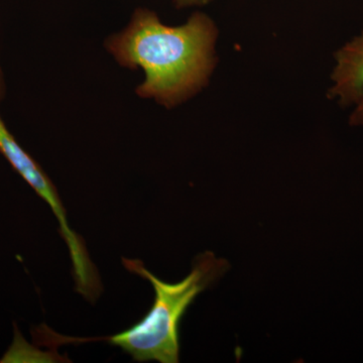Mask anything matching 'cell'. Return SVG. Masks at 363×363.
I'll return each instance as SVG.
<instances>
[{
  "label": "cell",
  "instance_id": "277c9868",
  "mask_svg": "<svg viewBox=\"0 0 363 363\" xmlns=\"http://www.w3.org/2000/svg\"><path fill=\"white\" fill-rule=\"evenodd\" d=\"M330 99L342 107H352L363 92V33L343 45L334 55Z\"/></svg>",
  "mask_w": 363,
  "mask_h": 363
},
{
  "label": "cell",
  "instance_id": "52a82bcc",
  "mask_svg": "<svg viewBox=\"0 0 363 363\" xmlns=\"http://www.w3.org/2000/svg\"><path fill=\"white\" fill-rule=\"evenodd\" d=\"M4 91H6V88H4V76H2L1 69H0V100L4 96Z\"/></svg>",
  "mask_w": 363,
  "mask_h": 363
},
{
  "label": "cell",
  "instance_id": "7a4b0ae2",
  "mask_svg": "<svg viewBox=\"0 0 363 363\" xmlns=\"http://www.w3.org/2000/svg\"><path fill=\"white\" fill-rule=\"evenodd\" d=\"M123 264L128 272L152 284L155 290L152 307L138 323L121 333L81 341H107L138 362L178 363L182 319L199 294L223 276L228 262L215 257L213 252L202 253L195 259L190 274L175 284L157 278L142 260L123 257Z\"/></svg>",
  "mask_w": 363,
  "mask_h": 363
},
{
  "label": "cell",
  "instance_id": "5b68a950",
  "mask_svg": "<svg viewBox=\"0 0 363 363\" xmlns=\"http://www.w3.org/2000/svg\"><path fill=\"white\" fill-rule=\"evenodd\" d=\"M352 107L353 111L351 112L350 117V125L363 128V92L357 104L353 105Z\"/></svg>",
  "mask_w": 363,
  "mask_h": 363
},
{
  "label": "cell",
  "instance_id": "8992f818",
  "mask_svg": "<svg viewBox=\"0 0 363 363\" xmlns=\"http://www.w3.org/2000/svg\"><path fill=\"white\" fill-rule=\"evenodd\" d=\"M212 0H173L177 9H187L192 6H202L211 2Z\"/></svg>",
  "mask_w": 363,
  "mask_h": 363
},
{
  "label": "cell",
  "instance_id": "6da1fadb",
  "mask_svg": "<svg viewBox=\"0 0 363 363\" xmlns=\"http://www.w3.org/2000/svg\"><path fill=\"white\" fill-rule=\"evenodd\" d=\"M218 28L202 13L179 26L164 25L156 13L138 9L128 26L105 42L123 68L142 69L145 80L135 92L174 108L194 97L209 83L217 64Z\"/></svg>",
  "mask_w": 363,
  "mask_h": 363
},
{
  "label": "cell",
  "instance_id": "3957f363",
  "mask_svg": "<svg viewBox=\"0 0 363 363\" xmlns=\"http://www.w3.org/2000/svg\"><path fill=\"white\" fill-rule=\"evenodd\" d=\"M0 152L35 192L47 203L56 216L59 222L60 233L70 252L76 289L82 292L94 289L100 283L99 274L92 260L90 259L84 241L69 226L66 209L60 199L57 188L38 162L16 143V138L7 130L1 117Z\"/></svg>",
  "mask_w": 363,
  "mask_h": 363
}]
</instances>
